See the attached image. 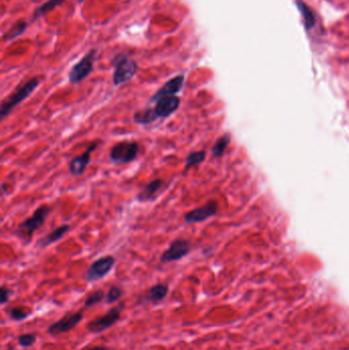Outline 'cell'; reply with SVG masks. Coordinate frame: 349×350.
Instances as JSON below:
<instances>
[{"label":"cell","mask_w":349,"mask_h":350,"mask_svg":"<svg viewBox=\"0 0 349 350\" xmlns=\"http://www.w3.org/2000/svg\"><path fill=\"white\" fill-rule=\"evenodd\" d=\"M185 84V76L184 75H178L174 78L168 80L158 91L154 93V95L151 97V101H157L161 97L164 96H171L177 95L184 87Z\"/></svg>","instance_id":"obj_13"},{"label":"cell","mask_w":349,"mask_h":350,"mask_svg":"<svg viewBox=\"0 0 349 350\" xmlns=\"http://www.w3.org/2000/svg\"><path fill=\"white\" fill-rule=\"evenodd\" d=\"M169 288L165 284H157L151 287L148 291V293L146 294L145 300L153 302V303H158L162 301L168 294Z\"/></svg>","instance_id":"obj_16"},{"label":"cell","mask_w":349,"mask_h":350,"mask_svg":"<svg viewBox=\"0 0 349 350\" xmlns=\"http://www.w3.org/2000/svg\"><path fill=\"white\" fill-rule=\"evenodd\" d=\"M229 143H230V135L229 134H224L223 136L219 137L212 148V156L214 158L222 157L224 154V151L226 150Z\"/></svg>","instance_id":"obj_19"},{"label":"cell","mask_w":349,"mask_h":350,"mask_svg":"<svg viewBox=\"0 0 349 350\" xmlns=\"http://www.w3.org/2000/svg\"><path fill=\"white\" fill-rule=\"evenodd\" d=\"M78 2H79V3H83V2H84V0H78Z\"/></svg>","instance_id":"obj_29"},{"label":"cell","mask_w":349,"mask_h":350,"mask_svg":"<svg viewBox=\"0 0 349 350\" xmlns=\"http://www.w3.org/2000/svg\"><path fill=\"white\" fill-rule=\"evenodd\" d=\"M116 263V259L111 256H102L99 259L95 260L91 263V265L88 267L85 277L88 282H95L97 279L102 278L106 276L114 267Z\"/></svg>","instance_id":"obj_7"},{"label":"cell","mask_w":349,"mask_h":350,"mask_svg":"<svg viewBox=\"0 0 349 350\" xmlns=\"http://www.w3.org/2000/svg\"><path fill=\"white\" fill-rule=\"evenodd\" d=\"M297 5H298V9L300 10V12H301V14L303 16V19L305 21L306 27L308 29H310L315 25V17L312 15L311 11L309 10V8L307 6H305L301 2H298V0H297Z\"/></svg>","instance_id":"obj_23"},{"label":"cell","mask_w":349,"mask_h":350,"mask_svg":"<svg viewBox=\"0 0 349 350\" xmlns=\"http://www.w3.org/2000/svg\"><path fill=\"white\" fill-rule=\"evenodd\" d=\"M95 56L96 50L92 49L89 52H87L84 55V57L81 58L75 66L72 67L68 75L70 83L78 84L91 74V72L93 71Z\"/></svg>","instance_id":"obj_5"},{"label":"cell","mask_w":349,"mask_h":350,"mask_svg":"<svg viewBox=\"0 0 349 350\" xmlns=\"http://www.w3.org/2000/svg\"><path fill=\"white\" fill-rule=\"evenodd\" d=\"M39 84V78L34 77L19 87L9 97L4 99L2 102V108H0V118H2V120H5L17 106L27 99L36 90Z\"/></svg>","instance_id":"obj_2"},{"label":"cell","mask_w":349,"mask_h":350,"mask_svg":"<svg viewBox=\"0 0 349 350\" xmlns=\"http://www.w3.org/2000/svg\"><path fill=\"white\" fill-rule=\"evenodd\" d=\"M65 3V0H48L44 5H42L41 7H39L35 13H34V19H37L39 17L44 16L45 14L51 12L52 10H54L56 7L62 6Z\"/></svg>","instance_id":"obj_20"},{"label":"cell","mask_w":349,"mask_h":350,"mask_svg":"<svg viewBox=\"0 0 349 350\" xmlns=\"http://www.w3.org/2000/svg\"><path fill=\"white\" fill-rule=\"evenodd\" d=\"M69 229H70L69 224H62L61 226L54 228L50 233H48L47 236L39 240L38 246H40L41 248H45L55 242H59L61 239L64 238V236L69 231Z\"/></svg>","instance_id":"obj_15"},{"label":"cell","mask_w":349,"mask_h":350,"mask_svg":"<svg viewBox=\"0 0 349 350\" xmlns=\"http://www.w3.org/2000/svg\"><path fill=\"white\" fill-rule=\"evenodd\" d=\"M85 350H110V349L106 346H93V347H90V348L85 349Z\"/></svg>","instance_id":"obj_28"},{"label":"cell","mask_w":349,"mask_h":350,"mask_svg":"<svg viewBox=\"0 0 349 350\" xmlns=\"http://www.w3.org/2000/svg\"><path fill=\"white\" fill-rule=\"evenodd\" d=\"M123 295V290L118 286H112L108 291L106 301L108 304L117 302Z\"/></svg>","instance_id":"obj_22"},{"label":"cell","mask_w":349,"mask_h":350,"mask_svg":"<svg viewBox=\"0 0 349 350\" xmlns=\"http://www.w3.org/2000/svg\"><path fill=\"white\" fill-rule=\"evenodd\" d=\"M181 106V98L177 95L164 96L156 101L155 111L159 118H168L177 112Z\"/></svg>","instance_id":"obj_12"},{"label":"cell","mask_w":349,"mask_h":350,"mask_svg":"<svg viewBox=\"0 0 349 350\" xmlns=\"http://www.w3.org/2000/svg\"><path fill=\"white\" fill-rule=\"evenodd\" d=\"M27 29V23L25 21H21L18 22L17 24H15L5 35H4V40H13L17 37H19L20 35H22Z\"/></svg>","instance_id":"obj_21"},{"label":"cell","mask_w":349,"mask_h":350,"mask_svg":"<svg viewBox=\"0 0 349 350\" xmlns=\"http://www.w3.org/2000/svg\"><path fill=\"white\" fill-rule=\"evenodd\" d=\"M8 312L10 313V317L17 322L25 321L30 316V312H26L22 307H12Z\"/></svg>","instance_id":"obj_26"},{"label":"cell","mask_w":349,"mask_h":350,"mask_svg":"<svg viewBox=\"0 0 349 350\" xmlns=\"http://www.w3.org/2000/svg\"><path fill=\"white\" fill-rule=\"evenodd\" d=\"M191 251L190 243L187 240L178 239L172 242L169 248L161 255L160 261L163 263L178 261L186 257Z\"/></svg>","instance_id":"obj_8"},{"label":"cell","mask_w":349,"mask_h":350,"mask_svg":"<svg viewBox=\"0 0 349 350\" xmlns=\"http://www.w3.org/2000/svg\"><path fill=\"white\" fill-rule=\"evenodd\" d=\"M139 153V146L135 142L124 141L116 144L110 151V159L116 165H124L134 161Z\"/></svg>","instance_id":"obj_4"},{"label":"cell","mask_w":349,"mask_h":350,"mask_svg":"<svg viewBox=\"0 0 349 350\" xmlns=\"http://www.w3.org/2000/svg\"><path fill=\"white\" fill-rule=\"evenodd\" d=\"M120 307H113L106 314L96 318L87 324V330L92 334H99L110 329L120 320Z\"/></svg>","instance_id":"obj_6"},{"label":"cell","mask_w":349,"mask_h":350,"mask_svg":"<svg viewBox=\"0 0 349 350\" xmlns=\"http://www.w3.org/2000/svg\"><path fill=\"white\" fill-rule=\"evenodd\" d=\"M97 146H98L97 142L90 144V146L87 148V150L83 154H81L77 157H74L70 161L69 171L73 175V177H79V175H82L84 173V171L86 170L87 166L90 163L91 154L97 148Z\"/></svg>","instance_id":"obj_11"},{"label":"cell","mask_w":349,"mask_h":350,"mask_svg":"<svg viewBox=\"0 0 349 350\" xmlns=\"http://www.w3.org/2000/svg\"><path fill=\"white\" fill-rule=\"evenodd\" d=\"M7 350H13V349H7Z\"/></svg>","instance_id":"obj_30"},{"label":"cell","mask_w":349,"mask_h":350,"mask_svg":"<svg viewBox=\"0 0 349 350\" xmlns=\"http://www.w3.org/2000/svg\"><path fill=\"white\" fill-rule=\"evenodd\" d=\"M0 303L2 304H6L7 302H9L12 294H13V291L10 290L9 288H7L6 286L2 287V290H0Z\"/></svg>","instance_id":"obj_27"},{"label":"cell","mask_w":349,"mask_h":350,"mask_svg":"<svg viewBox=\"0 0 349 350\" xmlns=\"http://www.w3.org/2000/svg\"><path fill=\"white\" fill-rule=\"evenodd\" d=\"M217 210H218L217 202L214 200H211L207 202L205 205L187 212L185 214V221L188 224L203 222L206 219L214 216L217 213Z\"/></svg>","instance_id":"obj_9"},{"label":"cell","mask_w":349,"mask_h":350,"mask_svg":"<svg viewBox=\"0 0 349 350\" xmlns=\"http://www.w3.org/2000/svg\"><path fill=\"white\" fill-rule=\"evenodd\" d=\"M37 340V336L36 334L33 333H26V334H22L18 337V342L20 344V346L24 347V348H28L33 346V344L36 342Z\"/></svg>","instance_id":"obj_25"},{"label":"cell","mask_w":349,"mask_h":350,"mask_svg":"<svg viewBox=\"0 0 349 350\" xmlns=\"http://www.w3.org/2000/svg\"><path fill=\"white\" fill-rule=\"evenodd\" d=\"M104 298V293H103V291L101 290H96L94 292H92V293L86 298L85 302H84V305L85 307H91V306H94L96 304H98L99 302H101V300Z\"/></svg>","instance_id":"obj_24"},{"label":"cell","mask_w":349,"mask_h":350,"mask_svg":"<svg viewBox=\"0 0 349 350\" xmlns=\"http://www.w3.org/2000/svg\"><path fill=\"white\" fill-rule=\"evenodd\" d=\"M165 186V182L161 179L154 180L147 184L136 195V200L138 202H148L154 201L158 198V196L163 192Z\"/></svg>","instance_id":"obj_14"},{"label":"cell","mask_w":349,"mask_h":350,"mask_svg":"<svg viewBox=\"0 0 349 350\" xmlns=\"http://www.w3.org/2000/svg\"><path fill=\"white\" fill-rule=\"evenodd\" d=\"M206 158V152L205 151H199V152H192L189 154V156L186 159V166L184 170V174L187 173L189 169H191L195 165H199L202 162L205 161Z\"/></svg>","instance_id":"obj_18"},{"label":"cell","mask_w":349,"mask_h":350,"mask_svg":"<svg viewBox=\"0 0 349 350\" xmlns=\"http://www.w3.org/2000/svg\"><path fill=\"white\" fill-rule=\"evenodd\" d=\"M50 212V207L47 205L39 206L31 217L25 219L17 227L15 235L26 244H29L32 241L34 232L39 229L45 222L46 217Z\"/></svg>","instance_id":"obj_1"},{"label":"cell","mask_w":349,"mask_h":350,"mask_svg":"<svg viewBox=\"0 0 349 350\" xmlns=\"http://www.w3.org/2000/svg\"><path fill=\"white\" fill-rule=\"evenodd\" d=\"M159 117L156 114L154 108H148L137 111L133 115V121L139 125H149L155 122Z\"/></svg>","instance_id":"obj_17"},{"label":"cell","mask_w":349,"mask_h":350,"mask_svg":"<svg viewBox=\"0 0 349 350\" xmlns=\"http://www.w3.org/2000/svg\"><path fill=\"white\" fill-rule=\"evenodd\" d=\"M138 70L137 64L130 60L124 54L119 55L115 60V71L113 75V84L119 86L121 84L127 83L133 79Z\"/></svg>","instance_id":"obj_3"},{"label":"cell","mask_w":349,"mask_h":350,"mask_svg":"<svg viewBox=\"0 0 349 350\" xmlns=\"http://www.w3.org/2000/svg\"><path fill=\"white\" fill-rule=\"evenodd\" d=\"M82 320H83V313L81 311L65 316L60 321L51 324L47 329V333L50 334L51 336H57V335H61L63 333L70 332Z\"/></svg>","instance_id":"obj_10"}]
</instances>
